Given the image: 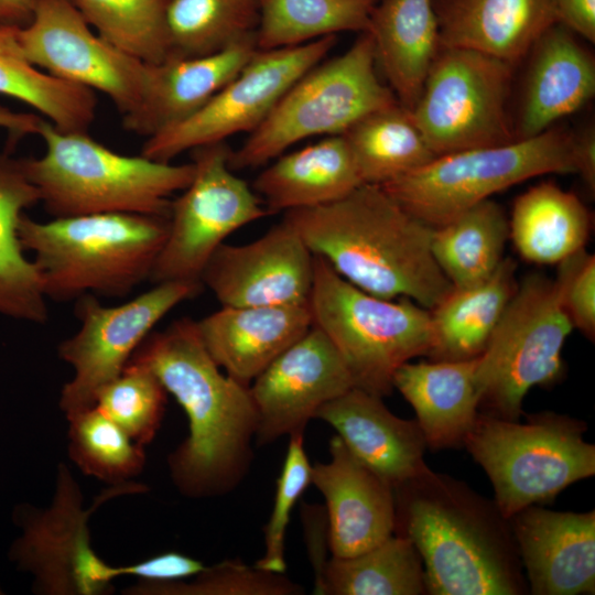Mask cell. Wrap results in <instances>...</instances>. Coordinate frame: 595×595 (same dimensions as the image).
Here are the masks:
<instances>
[{
  "label": "cell",
  "mask_w": 595,
  "mask_h": 595,
  "mask_svg": "<svg viewBox=\"0 0 595 595\" xmlns=\"http://www.w3.org/2000/svg\"><path fill=\"white\" fill-rule=\"evenodd\" d=\"M129 361L149 368L187 416L188 435L167 459L180 493L208 498L232 491L253 461L257 412L249 386L220 370L190 317L150 333Z\"/></svg>",
  "instance_id": "cell-1"
},
{
  "label": "cell",
  "mask_w": 595,
  "mask_h": 595,
  "mask_svg": "<svg viewBox=\"0 0 595 595\" xmlns=\"http://www.w3.org/2000/svg\"><path fill=\"white\" fill-rule=\"evenodd\" d=\"M393 491L394 533L416 548L426 594L527 593L509 520L495 501L429 466Z\"/></svg>",
  "instance_id": "cell-2"
},
{
  "label": "cell",
  "mask_w": 595,
  "mask_h": 595,
  "mask_svg": "<svg viewBox=\"0 0 595 595\" xmlns=\"http://www.w3.org/2000/svg\"><path fill=\"white\" fill-rule=\"evenodd\" d=\"M313 255L345 280L383 299L434 307L452 289L431 251L432 227L381 186L363 184L329 204L284 212Z\"/></svg>",
  "instance_id": "cell-3"
},
{
  "label": "cell",
  "mask_w": 595,
  "mask_h": 595,
  "mask_svg": "<svg viewBox=\"0 0 595 595\" xmlns=\"http://www.w3.org/2000/svg\"><path fill=\"white\" fill-rule=\"evenodd\" d=\"M169 217L100 213L53 218L22 215L19 238L33 252L46 299L125 296L149 280Z\"/></svg>",
  "instance_id": "cell-4"
},
{
  "label": "cell",
  "mask_w": 595,
  "mask_h": 595,
  "mask_svg": "<svg viewBox=\"0 0 595 595\" xmlns=\"http://www.w3.org/2000/svg\"><path fill=\"white\" fill-rule=\"evenodd\" d=\"M45 152L22 159L40 202L53 217L132 213L169 217L170 197L194 175L193 162L172 164L115 152L87 132H66L42 119Z\"/></svg>",
  "instance_id": "cell-5"
},
{
  "label": "cell",
  "mask_w": 595,
  "mask_h": 595,
  "mask_svg": "<svg viewBox=\"0 0 595 595\" xmlns=\"http://www.w3.org/2000/svg\"><path fill=\"white\" fill-rule=\"evenodd\" d=\"M309 306L313 325L335 346L355 387L381 398L391 393L400 366L431 350L428 309L408 298L365 292L316 255Z\"/></svg>",
  "instance_id": "cell-6"
},
{
  "label": "cell",
  "mask_w": 595,
  "mask_h": 595,
  "mask_svg": "<svg viewBox=\"0 0 595 595\" xmlns=\"http://www.w3.org/2000/svg\"><path fill=\"white\" fill-rule=\"evenodd\" d=\"M585 431V422L551 411L528 414L523 423L479 412L463 446L488 475L508 519L595 475V446Z\"/></svg>",
  "instance_id": "cell-7"
},
{
  "label": "cell",
  "mask_w": 595,
  "mask_h": 595,
  "mask_svg": "<svg viewBox=\"0 0 595 595\" xmlns=\"http://www.w3.org/2000/svg\"><path fill=\"white\" fill-rule=\"evenodd\" d=\"M376 66L374 40L361 32L346 52L321 61L288 88L264 121L231 150L229 166L264 165L296 142L344 134L367 115L398 104Z\"/></svg>",
  "instance_id": "cell-8"
},
{
  "label": "cell",
  "mask_w": 595,
  "mask_h": 595,
  "mask_svg": "<svg viewBox=\"0 0 595 595\" xmlns=\"http://www.w3.org/2000/svg\"><path fill=\"white\" fill-rule=\"evenodd\" d=\"M575 174L574 134L550 128L531 138L437 155L381 186L407 212L437 227L512 185Z\"/></svg>",
  "instance_id": "cell-9"
},
{
  "label": "cell",
  "mask_w": 595,
  "mask_h": 595,
  "mask_svg": "<svg viewBox=\"0 0 595 595\" xmlns=\"http://www.w3.org/2000/svg\"><path fill=\"white\" fill-rule=\"evenodd\" d=\"M572 329L554 279L531 273L518 281L477 357L479 412L517 421L531 388H549L563 378L562 349Z\"/></svg>",
  "instance_id": "cell-10"
},
{
  "label": "cell",
  "mask_w": 595,
  "mask_h": 595,
  "mask_svg": "<svg viewBox=\"0 0 595 595\" xmlns=\"http://www.w3.org/2000/svg\"><path fill=\"white\" fill-rule=\"evenodd\" d=\"M512 71L491 55L441 46L411 109L435 155L517 140L509 113Z\"/></svg>",
  "instance_id": "cell-11"
},
{
  "label": "cell",
  "mask_w": 595,
  "mask_h": 595,
  "mask_svg": "<svg viewBox=\"0 0 595 595\" xmlns=\"http://www.w3.org/2000/svg\"><path fill=\"white\" fill-rule=\"evenodd\" d=\"M225 141L192 150L194 175L171 202L165 241L154 262L151 282L201 284L203 271L234 231L269 213L261 198L229 166Z\"/></svg>",
  "instance_id": "cell-12"
},
{
  "label": "cell",
  "mask_w": 595,
  "mask_h": 595,
  "mask_svg": "<svg viewBox=\"0 0 595 595\" xmlns=\"http://www.w3.org/2000/svg\"><path fill=\"white\" fill-rule=\"evenodd\" d=\"M144 488L141 484L115 485L94 506L83 507V495L69 469L61 464L55 493L47 509L20 505L14 521L22 536L14 541L10 559L34 576V589L50 595H101L112 591L117 566L106 563L90 544L88 519L105 500Z\"/></svg>",
  "instance_id": "cell-13"
},
{
  "label": "cell",
  "mask_w": 595,
  "mask_h": 595,
  "mask_svg": "<svg viewBox=\"0 0 595 595\" xmlns=\"http://www.w3.org/2000/svg\"><path fill=\"white\" fill-rule=\"evenodd\" d=\"M201 288L178 281L155 283L118 305H104L93 294L77 299L79 328L58 346L60 357L73 368L60 398L65 415L93 407L98 391L122 372L154 326Z\"/></svg>",
  "instance_id": "cell-14"
},
{
  "label": "cell",
  "mask_w": 595,
  "mask_h": 595,
  "mask_svg": "<svg viewBox=\"0 0 595 595\" xmlns=\"http://www.w3.org/2000/svg\"><path fill=\"white\" fill-rule=\"evenodd\" d=\"M336 35L274 50H258L240 72L206 105L180 123L147 138L141 155L171 162L185 151L252 132L288 88L318 64Z\"/></svg>",
  "instance_id": "cell-15"
},
{
  "label": "cell",
  "mask_w": 595,
  "mask_h": 595,
  "mask_svg": "<svg viewBox=\"0 0 595 595\" xmlns=\"http://www.w3.org/2000/svg\"><path fill=\"white\" fill-rule=\"evenodd\" d=\"M19 40L26 58L50 75L105 94L123 117L139 108L149 64L95 34L71 0H36Z\"/></svg>",
  "instance_id": "cell-16"
},
{
  "label": "cell",
  "mask_w": 595,
  "mask_h": 595,
  "mask_svg": "<svg viewBox=\"0 0 595 595\" xmlns=\"http://www.w3.org/2000/svg\"><path fill=\"white\" fill-rule=\"evenodd\" d=\"M355 387L342 356L316 326L281 353L249 386L257 412L255 442L304 433L318 409Z\"/></svg>",
  "instance_id": "cell-17"
},
{
  "label": "cell",
  "mask_w": 595,
  "mask_h": 595,
  "mask_svg": "<svg viewBox=\"0 0 595 595\" xmlns=\"http://www.w3.org/2000/svg\"><path fill=\"white\" fill-rule=\"evenodd\" d=\"M313 274L314 255L283 218L251 242L220 245L201 282L221 306L309 304Z\"/></svg>",
  "instance_id": "cell-18"
},
{
  "label": "cell",
  "mask_w": 595,
  "mask_h": 595,
  "mask_svg": "<svg viewBox=\"0 0 595 595\" xmlns=\"http://www.w3.org/2000/svg\"><path fill=\"white\" fill-rule=\"evenodd\" d=\"M329 455L328 462L312 465L311 485L325 500L332 555L349 558L394 534V491L337 435L329 441Z\"/></svg>",
  "instance_id": "cell-19"
},
{
  "label": "cell",
  "mask_w": 595,
  "mask_h": 595,
  "mask_svg": "<svg viewBox=\"0 0 595 595\" xmlns=\"http://www.w3.org/2000/svg\"><path fill=\"white\" fill-rule=\"evenodd\" d=\"M528 591L533 595L595 593V511L531 505L508 518Z\"/></svg>",
  "instance_id": "cell-20"
},
{
  "label": "cell",
  "mask_w": 595,
  "mask_h": 595,
  "mask_svg": "<svg viewBox=\"0 0 595 595\" xmlns=\"http://www.w3.org/2000/svg\"><path fill=\"white\" fill-rule=\"evenodd\" d=\"M314 419L331 425L350 453L393 489L428 466L418 422L393 414L379 396L353 387L322 405Z\"/></svg>",
  "instance_id": "cell-21"
},
{
  "label": "cell",
  "mask_w": 595,
  "mask_h": 595,
  "mask_svg": "<svg viewBox=\"0 0 595 595\" xmlns=\"http://www.w3.org/2000/svg\"><path fill=\"white\" fill-rule=\"evenodd\" d=\"M257 51L252 36L208 55L149 64L142 101L123 117V128L149 138L180 123L206 105Z\"/></svg>",
  "instance_id": "cell-22"
},
{
  "label": "cell",
  "mask_w": 595,
  "mask_h": 595,
  "mask_svg": "<svg viewBox=\"0 0 595 595\" xmlns=\"http://www.w3.org/2000/svg\"><path fill=\"white\" fill-rule=\"evenodd\" d=\"M216 364L239 382L250 383L313 325L309 304L221 306L196 321Z\"/></svg>",
  "instance_id": "cell-23"
},
{
  "label": "cell",
  "mask_w": 595,
  "mask_h": 595,
  "mask_svg": "<svg viewBox=\"0 0 595 595\" xmlns=\"http://www.w3.org/2000/svg\"><path fill=\"white\" fill-rule=\"evenodd\" d=\"M575 35L558 22L531 47L521 110L515 123L517 140L544 132L593 98L594 57Z\"/></svg>",
  "instance_id": "cell-24"
},
{
  "label": "cell",
  "mask_w": 595,
  "mask_h": 595,
  "mask_svg": "<svg viewBox=\"0 0 595 595\" xmlns=\"http://www.w3.org/2000/svg\"><path fill=\"white\" fill-rule=\"evenodd\" d=\"M441 46L478 51L511 65L558 23L553 0H432Z\"/></svg>",
  "instance_id": "cell-25"
},
{
  "label": "cell",
  "mask_w": 595,
  "mask_h": 595,
  "mask_svg": "<svg viewBox=\"0 0 595 595\" xmlns=\"http://www.w3.org/2000/svg\"><path fill=\"white\" fill-rule=\"evenodd\" d=\"M477 357L466 360L408 361L392 386L411 404L426 446H463L479 413Z\"/></svg>",
  "instance_id": "cell-26"
},
{
  "label": "cell",
  "mask_w": 595,
  "mask_h": 595,
  "mask_svg": "<svg viewBox=\"0 0 595 595\" xmlns=\"http://www.w3.org/2000/svg\"><path fill=\"white\" fill-rule=\"evenodd\" d=\"M363 184L351 151L339 134L280 155L257 176L253 191L268 213L274 214L333 203Z\"/></svg>",
  "instance_id": "cell-27"
},
{
  "label": "cell",
  "mask_w": 595,
  "mask_h": 595,
  "mask_svg": "<svg viewBox=\"0 0 595 595\" xmlns=\"http://www.w3.org/2000/svg\"><path fill=\"white\" fill-rule=\"evenodd\" d=\"M367 32L388 86L411 110L441 48L432 0H379Z\"/></svg>",
  "instance_id": "cell-28"
},
{
  "label": "cell",
  "mask_w": 595,
  "mask_h": 595,
  "mask_svg": "<svg viewBox=\"0 0 595 595\" xmlns=\"http://www.w3.org/2000/svg\"><path fill=\"white\" fill-rule=\"evenodd\" d=\"M517 263L504 258L494 273L466 288H453L430 311L433 360H466L485 349L518 286Z\"/></svg>",
  "instance_id": "cell-29"
},
{
  "label": "cell",
  "mask_w": 595,
  "mask_h": 595,
  "mask_svg": "<svg viewBox=\"0 0 595 595\" xmlns=\"http://www.w3.org/2000/svg\"><path fill=\"white\" fill-rule=\"evenodd\" d=\"M40 202L22 159L0 154V313L29 322L47 320L39 270L23 255L19 224L23 210Z\"/></svg>",
  "instance_id": "cell-30"
},
{
  "label": "cell",
  "mask_w": 595,
  "mask_h": 595,
  "mask_svg": "<svg viewBox=\"0 0 595 595\" xmlns=\"http://www.w3.org/2000/svg\"><path fill=\"white\" fill-rule=\"evenodd\" d=\"M591 214L572 192L542 182L519 195L509 221V239L519 256L536 264H559L584 249Z\"/></svg>",
  "instance_id": "cell-31"
},
{
  "label": "cell",
  "mask_w": 595,
  "mask_h": 595,
  "mask_svg": "<svg viewBox=\"0 0 595 595\" xmlns=\"http://www.w3.org/2000/svg\"><path fill=\"white\" fill-rule=\"evenodd\" d=\"M509 221L504 208L485 199L452 220L432 227L433 258L453 288H466L490 277L504 259Z\"/></svg>",
  "instance_id": "cell-32"
},
{
  "label": "cell",
  "mask_w": 595,
  "mask_h": 595,
  "mask_svg": "<svg viewBox=\"0 0 595 595\" xmlns=\"http://www.w3.org/2000/svg\"><path fill=\"white\" fill-rule=\"evenodd\" d=\"M19 30L0 24V94L29 105L62 131L87 132L96 113L94 90L40 71L26 58Z\"/></svg>",
  "instance_id": "cell-33"
},
{
  "label": "cell",
  "mask_w": 595,
  "mask_h": 595,
  "mask_svg": "<svg viewBox=\"0 0 595 595\" xmlns=\"http://www.w3.org/2000/svg\"><path fill=\"white\" fill-rule=\"evenodd\" d=\"M315 594L422 595L424 567L414 544L392 534L382 543L354 556H333L315 574Z\"/></svg>",
  "instance_id": "cell-34"
},
{
  "label": "cell",
  "mask_w": 595,
  "mask_h": 595,
  "mask_svg": "<svg viewBox=\"0 0 595 595\" xmlns=\"http://www.w3.org/2000/svg\"><path fill=\"white\" fill-rule=\"evenodd\" d=\"M343 136L364 184L382 185L437 156L399 102L367 115Z\"/></svg>",
  "instance_id": "cell-35"
},
{
  "label": "cell",
  "mask_w": 595,
  "mask_h": 595,
  "mask_svg": "<svg viewBox=\"0 0 595 595\" xmlns=\"http://www.w3.org/2000/svg\"><path fill=\"white\" fill-rule=\"evenodd\" d=\"M379 0H264L256 31L258 50L305 44L338 32H366Z\"/></svg>",
  "instance_id": "cell-36"
},
{
  "label": "cell",
  "mask_w": 595,
  "mask_h": 595,
  "mask_svg": "<svg viewBox=\"0 0 595 595\" xmlns=\"http://www.w3.org/2000/svg\"><path fill=\"white\" fill-rule=\"evenodd\" d=\"M259 0H167L171 57H197L256 36Z\"/></svg>",
  "instance_id": "cell-37"
},
{
  "label": "cell",
  "mask_w": 595,
  "mask_h": 595,
  "mask_svg": "<svg viewBox=\"0 0 595 595\" xmlns=\"http://www.w3.org/2000/svg\"><path fill=\"white\" fill-rule=\"evenodd\" d=\"M97 34L148 64L169 58L167 0H71Z\"/></svg>",
  "instance_id": "cell-38"
},
{
  "label": "cell",
  "mask_w": 595,
  "mask_h": 595,
  "mask_svg": "<svg viewBox=\"0 0 595 595\" xmlns=\"http://www.w3.org/2000/svg\"><path fill=\"white\" fill-rule=\"evenodd\" d=\"M68 454L87 476L119 485L129 483L145 464L144 446L134 442L95 405L69 415Z\"/></svg>",
  "instance_id": "cell-39"
},
{
  "label": "cell",
  "mask_w": 595,
  "mask_h": 595,
  "mask_svg": "<svg viewBox=\"0 0 595 595\" xmlns=\"http://www.w3.org/2000/svg\"><path fill=\"white\" fill-rule=\"evenodd\" d=\"M166 390L145 366L129 361L122 372L97 393L94 405L134 442L147 445L164 416Z\"/></svg>",
  "instance_id": "cell-40"
},
{
  "label": "cell",
  "mask_w": 595,
  "mask_h": 595,
  "mask_svg": "<svg viewBox=\"0 0 595 595\" xmlns=\"http://www.w3.org/2000/svg\"><path fill=\"white\" fill-rule=\"evenodd\" d=\"M128 595H301L303 587L285 576L239 560L206 566L191 581L139 582L125 589Z\"/></svg>",
  "instance_id": "cell-41"
},
{
  "label": "cell",
  "mask_w": 595,
  "mask_h": 595,
  "mask_svg": "<svg viewBox=\"0 0 595 595\" xmlns=\"http://www.w3.org/2000/svg\"><path fill=\"white\" fill-rule=\"evenodd\" d=\"M312 464L304 450V433L289 436L281 473L277 479L273 507L263 528L264 552L253 564L258 569L283 574L285 533L294 505L311 485Z\"/></svg>",
  "instance_id": "cell-42"
},
{
  "label": "cell",
  "mask_w": 595,
  "mask_h": 595,
  "mask_svg": "<svg viewBox=\"0 0 595 595\" xmlns=\"http://www.w3.org/2000/svg\"><path fill=\"white\" fill-rule=\"evenodd\" d=\"M554 279L561 305L573 328L595 338V256L585 248L561 261Z\"/></svg>",
  "instance_id": "cell-43"
},
{
  "label": "cell",
  "mask_w": 595,
  "mask_h": 595,
  "mask_svg": "<svg viewBox=\"0 0 595 595\" xmlns=\"http://www.w3.org/2000/svg\"><path fill=\"white\" fill-rule=\"evenodd\" d=\"M206 566L203 562L180 553L164 552L141 562L117 566L118 575H130L144 583H171L193 577Z\"/></svg>",
  "instance_id": "cell-44"
},
{
  "label": "cell",
  "mask_w": 595,
  "mask_h": 595,
  "mask_svg": "<svg viewBox=\"0 0 595 595\" xmlns=\"http://www.w3.org/2000/svg\"><path fill=\"white\" fill-rule=\"evenodd\" d=\"M559 23L594 43L595 0H553Z\"/></svg>",
  "instance_id": "cell-45"
},
{
  "label": "cell",
  "mask_w": 595,
  "mask_h": 595,
  "mask_svg": "<svg viewBox=\"0 0 595 595\" xmlns=\"http://www.w3.org/2000/svg\"><path fill=\"white\" fill-rule=\"evenodd\" d=\"M575 174H578L589 192L595 191V131L587 127L574 134Z\"/></svg>",
  "instance_id": "cell-46"
},
{
  "label": "cell",
  "mask_w": 595,
  "mask_h": 595,
  "mask_svg": "<svg viewBox=\"0 0 595 595\" xmlns=\"http://www.w3.org/2000/svg\"><path fill=\"white\" fill-rule=\"evenodd\" d=\"M41 117L34 113L17 112L0 106V129H6L11 142L28 134H39Z\"/></svg>",
  "instance_id": "cell-47"
},
{
  "label": "cell",
  "mask_w": 595,
  "mask_h": 595,
  "mask_svg": "<svg viewBox=\"0 0 595 595\" xmlns=\"http://www.w3.org/2000/svg\"><path fill=\"white\" fill-rule=\"evenodd\" d=\"M36 0H0V24L25 26L32 18Z\"/></svg>",
  "instance_id": "cell-48"
},
{
  "label": "cell",
  "mask_w": 595,
  "mask_h": 595,
  "mask_svg": "<svg viewBox=\"0 0 595 595\" xmlns=\"http://www.w3.org/2000/svg\"><path fill=\"white\" fill-rule=\"evenodd\" d=\"M259 1H260V3H262L264 0H259Z\"/></svg>",
  "instance_id": "cell-49"
},
{
  "label": "cell",
  "mask_w": 595,
  "mask_h": 595,
  "mask_svg": "<svg viewBox=\"0 0 595 595\" xmlns=\"http://www.w3.org/2000/svg\"><path fill=\"white\" fill-rule=\"evenodd\" d=\"M0 594H2L1 589H0Z\"/></svg>",
  "instance_id": "cell-50"
}]
</instances>
